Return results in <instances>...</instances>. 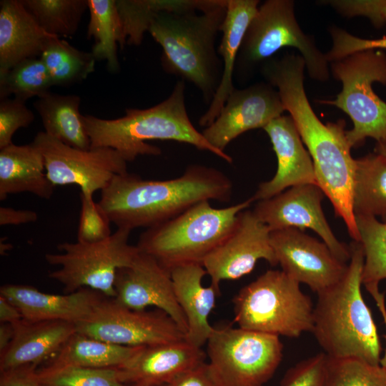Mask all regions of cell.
<instances>
[{
    "label": "cell",
    "mask_w": 386,
    "mask_h": 386,
    "mask_svg": "<svg viewBox=\"0 0 386 386\" xmlns=\"http://www.w3.org/2000/svg\"><path fill=\"white\" fill-rule=\"evenodd\" d=\"M305 62L300 54L287 53L261 66L265 81L277 90L285 111L293 119L312 158L317 185L331 202L349 234L360 241L352 211L355 159L346 137L345 122L322 123L313 111L305 85Z\"/></svg>",
    "instance_id": "cell-1"
},
{
    "label": "cell",
    "mask_w": 386,
    "mask_h": 386,
    "mask_svg": "<svg viewBox=\"0 0 386 386\" xmlns=\"http://www.w3.org/2000/svg\"><path fill=\"white\" fill-rule=\"evenodd\" d=\"M232 189L231 179L220 170L190 164L181 176L167 180L117 175L101 191L98 203L117 228L148 229L202 201L228 202Z\"/></svg>",
    "instance_id": "cell-2"
},
{
    "label": "cell",
    "mask_w": 386,
    "mask_h": 386,
    "mask_svg": "<svg viewBox=\"0 0 386 386\" xmlns=\"http://www.w3.org/2000/svg\"><path fill=\"white\" fill-rule=\"evenodd\" d=\"M184 89V81H177L170 95L159 104L145 109H127L126 114L117 119L82 115L91 148L114 149L127 162L139 155L161 154L160 148L147 141H175L209 152L231 164L232 157L209 144L191 122L185 106Z\"/></svg>",
    "instance_id": "cell-3"
},
{
    "label": "cell",
    "mask_w": 386,
    "mask_h": 386,
    "mask_svg": "<svg viewBox=\"0 0 386 386\" xmlns=\"http://www.w3.org/2000/svg\"><path fill=\"white\" fill-rule=\"evenodd\" d=\"M350 247L351 257L344 277L317 294L312 332L329 357H356L378 365L380 340L361 292L363 249L355 241Z\"/></svg>",
    "instance_id": "cell-4"
},
{
    "label": "cell",
    "mask_w": 386,
    "mask_h": 386,
    "mask_svg": "<svg viewBox=\"0 0 386 386\" xmlns=\"http://www.w3.org/2000/svg\"><path fill=\"white\" fill-rule=\"evenodd\" d=\"M226 4L207 11L162 12L148 32L162 49L163 69L194 84L210 104L219 85L222 62L215 41L227 11Z\"/></svg>",
    "instance_id": "cell-5"
},
{
    "label": "cell",
    "mask_w": 386,
    "mask_h": 386,
    "mask_svg": "<svg viewBox=\"0 0 386 386\" xmlns=\"http://www.w3.org/2000/svg\"><path fill=\"white\" fill-rule=\"evenodd\" d=\"M254 202L252 197L224 208L209 201L198 202L179 215L142 232L139 250L170 271L179 265L200 263L226 238L238 214Z\"/></svg>",
    "instance_id": "cell-6"
},
{
    "label": "cell",
    "mask_w": 386,
    "mask_h": 386,
    "mask_svg": "<svg viewBox=\"0 0 386 386\" xmlns=\"http://www.w3.org/2000/svg\"><path fill=\"white\" fill-rule=\"evenodd\" d=\"M233 304L234 321L242 329L287 337L312 331L311 299L283 271L267 270L242 287Z\"/></svg>",
    "instance_id": "cell-7"
},
{
    "label": "cell",
    "mask_w": 386,
    "mask_h": 386,
    "mask_svg": "<svg viewBox=\"0 0 386 386\" xmlns=\"http://www.w3.org/2000/svg\"><path fill=\"white\" fill-rule=\"evenodd\" d=\"M333 77L342 90L333 100L322 102L333 105L347 114L353 127L346 131L351 148L370 137L379 142L386 138V102L374 91L375 82L386 85V54L380 49L353 53L330 63Z\"/></svg>",
    "instance_id": "cell-8"
},
{
    "label": "cell",
    "mask_w": 386,
    "mask_h": 386,
    "mask_svg": "<svg viewBox=\"0 0 386 386\" xmlns=\"http://www.w3.org/2000/svg\"><path fill=\"white\" fill-rule=\"evenodd\" d=\"M284 47L299 51L312 79L321 82L329 79L330 64L315 38L300 28L292 0H267L259 6L244 34L236 67L248 73Z\"/></svg>",
    "instance_id": "cell-9"
},
{
    "label": "cell",
    "mask_w": 386,
    "mask_h": 386,
    "mask_svg": "<svg viewBox=\"0 0 386 386\" xmlns=\"http://www.w3.org/2000/svg\"><path fill=\"white\" fill-rule=\"evenodd\" d=\"M130 229L117 228L108 238L96 242H62L60 253H48L45 259L59 267L49 277L62 284L66 293L89 288L114 298L115 280L119 269L131 264L139 252L129 243Z\"/></svg>",
    "instance_id": "cell-10"
},
{
    "label": "cell",
    "mask_w": 386,
    "mask_h": 386,
    "mask_svg": "<svg viewBox=\"0 0 386 386\" xmlns=\"http://www.w3.org/2000/svg\"><path fill=\"white\" fill-rule=\"evenodd\" d=\"M278 335L231 326L214 327L208 362L220 386H264L282 358Z\"/></svg>",
    "instance_id": "cell-11"
},
{
    "label": "cell",
    "mask_w": 386,
    "mask_h": 386,
    "mask_svg": "<svg viewBox=\"0 0 386 386\" xmlns=\"http://www.w3.org/2000/svg\"><path fill=\"white\" fill-rule=\"evenodd\" d=\"M75 325L77 332L127 347H148L185 340L182 330L163 311L131 310L104 296Z\"/></svg>",
    "instance_id": "cell-12"
},
{
    "label": "cell",
    "mask_w": 386,
    "mask_h": 386,
    "mask_svg": "<svg viewBox=\"0 0 386 386\" xmlns=\"http://www.w3.org/2000/svg\"><path fill=\"white\" fill-rule=\"evenodd\" d=\"M32 143L41 151L46 175L55 187L77 184L81 194L93 196L114 177L128 172L125 159L109 147L77 149L44 132L37 133Z\"/></svg>",
    "instance_id": "cell-13"
},
{
    "label": "cell",
    "mask_w": 386,
    "mask_h": 386,
    "mask_svg": "<svg viewBox=\"0 0 386 386\" xmlns=\"http://www.w3.org/2000/svg\"><path fill=\"white\" fill-rule=\"evenodd\" d=\"M270 232L253 211L240 212L229 234L202 262L211 284L219 290L221 282L248 274L259 259L277 265Z\"/></svg>",
    "instance_id": "cell-14"
},
{
    "label": "cell",
    "mask_w": 386,
    "mask_h": 386,
    "mask_svg": "<svg viewBox=\"0 0 386 386\" xmlns=\"http://www.w3.org/2000/svg\"><path fill=\"white\" fill-rule=\"evenodd\" d=\"M270 242L282 271L317 294L335 285L348 264L339 259L323 242L296 228L270 232Z\"/></svg>",
    "instance_id": "cell-15"
},
{
    "label": "cell",
    "mask_w": 386,
    "mask_h": 386,
    "mask_svg": "<svg viewBox=\"0 0 386 386\" xmlns=\"http://www.w3.org/2000/svg\"><path fill=\"white\" fill-rule=\"evenodd\" d=\"M324 195L316 184L297 185L269 199L258 201L252 211L271 231L284 228L313 230L339 259L349 262L350 247L336 238L323 213Z\"/></svg>",
    "instance_id": "cell-16"
},
{
    "label": "cell",
    "mask_w": 386,
    "mask_h": 386,
    "mask_svg": "<svg viewBox=\"0 0 386 386\" xmlns=\"http://www.w3.org/2000/svg\"><path fill=\"white\" fill-rule=\"evenodd\" d=\"M284 111L277 90L267 81L235 88L219 116L202 133L209 144L224 152L237 137L249 130L263 129Z\"/></svg>",
    "instance_id": "cell-17"
},
{
    "label": "cell",
    "mask_w": 386,
    "mask_h": 386,
    "mask_svg": "<svg viewBox=\"0 0 386 386\" xmlns=\"http://www.w3.org/2000/svg\"><path fill=\"white\" fill-rule=\"evenodd\" d=\"M114 299L134 310L154 307L167 314L186 335L187 323L177 300L169 270L139 251L133 262L117 272Z\"/></svg>",
    "instance_id": "cell-18"
},
{
    "label": "cell",
    "mask_w": 386,
    "mask_h": 386,
    "mask_svg": "<svg viewBox=\"0 0 386 386\" xmlns=\"http://www.w3.org/2000/svg\"><path fill=\"white\" fill-rule=\"evenodd\" d=\"M263 129L276 154L277 168L272 179L259 185L252 197L254 200L269 199L297 185H317L312 158L292 117L282 115L272 120Z\"/></svg>",
    "instance_id": "cell-19"
},
{
    "label": "cell",
    "mask_w": 386,
    "mask_h": 386,
    "mask_svg": "<svg viewBox=\"0 0 386 386\" xmlns=\"http://www.w3.org/2000/svg\"><path fill=\"white\" fill-rule=\"evenodd\" d=\"M206 353L185 340L142 347L123 366L116 368L128 386L169 385L185 372L205 362Z\"/></svg>",
    "instance_id": "cell-20"
},
{
    "label": "cell",
    "mask_w": 386,
    "mask_h": 386,
    "mask_svg": "<svg viewBox=\"0 0 386 386\" xmlns=\"http://www.w3.org/2000/svg\"><path fill=\"white\" fill-rule=\"evenodd\" d=\"M0 295L14 304L26 320H59L74 324L86 318L104 296L89 288H81L65 295H56L20 284L2 285Z\"/></svg>",
    "instance_id": "cell-21"
},
{
    "label": "cell",
    "mask_w": 386,
    "mask_h": 386,
    "mask_svg": "<svg viewBox=\"0 0 386 386\" xmlns=\"http://www.w3.org/2000/svg\"><path fill=\"white\" fill-rule=\"evenodd\" d=\"M12 325L13 339L0 355V372L48 362L76 332L75 324L66 321L31 322L22 318Z\"/></svg>",
    "instance_id": "cell-22"
},
{
    "label": "cell",
    "mask_w": 386,
    "mask_h": 386,
    "mask_svg": "<svg viewBox=\"0 0 386 386\" xmlns=\"http://www.w3.org/2000/svg\"><path fill=\"white\" fill-rule=\"evenodd\" d=\"M21 0L0 3V74L30 59L40 58L51 39Z\"/></svg>",
    "instance_id": "cell-23"
},
{
    "label": "cell",
    "mask_w": 386,
    "mask_h": 386,
    "mask_svg": "<svg viewBox=\"0 0 386 386\" xmlns=\"http://www.w3.org/2000/svg\"><path fill=\"white\" fill-rule=\"evenodd\" d=\"M169 272L177 300L187 323L185 340L202 348L214 329L208 320L219 290L212 284L209 287L202 284L207 272L200 263L179 265Z\"/></svg>",
    "instance_id": "cell-24"
},
{
    "label": "cell",
    "mask_w": 386,
    "mask_h": 386,
    "mask_svg": "<svg viewBox=\"0 0 386 386\" xmlns=\"http://www.w3.org/2000/svg\"><path fill=\"white\" fill-rule=\"evenodd\" d=\"M259 5L258 0H227L226 15L220 29L222 36L217 48L222 60L221 81L208 109L199 120L201 127H207L212 124L235 89L233 74L238 54L247 27Z\"/></svg>",
    "instance_id": "cell-25"
},
{
    "label": "cell",
    "mask_w": 386,
    "mask_h": 386,
    "mask_svg": "<svg viewBox=\"0 0 386 386\" xmlns=\"http://www.w3.org/2000/svg\"><path fill=\"white\" fill-rule=\"evenodd\" d=\"M54 188L46 175L44 157L32 142L0 149V200L22 192L49 199Z\"/></svg>",
    "instance_id": "cell-26"
},
{
    "label": "cell",
    "mask_w": 386,
    "mask_h": 386,
    "mask_svg": "<svg viewBox=\"0 0 386 386\" xmlns=\"http://www.w3.org/2000/svg\"><path fill=\"white\" fill-rule=\"evenodd\" d=\"M140 347L118 345L76 332L41 367L118 368L130 360Z\"/></svg>",
    "instance_id": "cell-27"
},
{
    "label": "cell",
    "mask_w": 386,
    "mask_h": 386,
    "mask_svg": "<svg viewBox=\"0 0 386 386\" xmlns=\"http://www.w3.org/2000/svg\"><path fill=\"white\" fill-rule=\"evenodd\" d=\"M221 4V0H116L123 45H140L144 33L162 12H204Z\"/></svg>",
    "instance_id": "cell-28"
},
{
    "label": "cell",
    "mask_w": 386,
    "mask_h": 386,
    "mask_svg": "<svg viewBox=\"0 0 386 386\" xmlns=\"http://www.w3.org/2000/svg\"><path fill=\"white\" fill-rule=\"evenodd\" d=\"M78 95L48 92L34 103L44 132L62 143L81 149H91V140L79 112Z\"/></svg>",
    "instance_id": "cell-29"
},
{
    "label": "cell",
    "mask_w": 386,
    "mask_h": 386,
    "mask_svg": "<svg viewBox=\"0 0 386 386\" xmlns=\"http://www.w3.org/2000/svg\"><path fill=\"white\" fill-rule=\"evenodd\" d=\"M352 203L355 217L386 214V157L372 153L355 159Z\"/></svg>",
    "instance_id": "cell-30"
},
{
    "label": "cell",
    "mask_w": 386,
    "mask_h": 386,
    "mask_svg": "<svg viewBox=\"0 0 386 386\" xmlns=\"http://www.w3.org/2000/svg\"><path fill=\"white\" fill-rule=\"evenodd\" d=\"M90 19L87 29L89 39L94 44L91 53L96 60H105L108 70L118 72L119 62L117 45L124 49L122 26L116 0H87Z\"/></svg>",
    "instance_id": "cell-31"
},
{
    "label": "cell",
    "mask_w": 386,
    "mask_h": 386,
    "mask_svg": "<svg viewBox=\"0 0 386 386\" xmlns=\"http://www.w3.org/2000/svg\"><path fill=\"white\" fill-rule=\"evenodd\" d=\"M40 59L45 64L53 86H68L86 79L95 69L91 52L77 49L59 37L50 40Z\"/></svg>",
    "instance_id": "cell-32"
},
{
    "label": "cell",
    "mask_w": 386,
    "mask_h": 386,
    "mask_svg": "<svg viewBox=\"0 0 386 386\" xmlns=\"http://www.w3.org/2000/svg\"><path fill=\"white\" fill-rule=\"evenodd\" d=\"M39 25L48 34L70 37L88 9L87 0H21Z\"/></svg>",
    "instance_id": "cell-33"
},
{
    "label": "cell",
    "mask_w": 386,
    "mask_h": 386,
    "mask_svg": "<svg viewBox=\"0 0 386 386\" xmlns=\"http://www.w3.org/2000/svg\"><path fill=\"white\" fill-rule=\"evenodd\" d=\"M53 86L49 73L40 58L25 60L0 74V99L14 98L26 102L49 92Z\"/></svg>",
    "instance_id": "cell-34"
},
{
    "label": "cell",
    "mask_w": 386,
    "mask_h": 386,
    "mask_svg": "<svg viewBox=\"0 0 386 386\" xmlns=\"http://www.w3.org/2000/svg\"><path fill=\"white\" fill-rule=\"evenodd\" d=\"M364 252L362 283L379 284L386 279V222L372 216H355Z\"/></svg>",
    "instance_id": "cell-35"
},
{
    "label": "cell",
    "mask_w": 386,
    "mask_h": 386,
    "mask_svg": "<svg viewBox=\"0 0 386 386\" xmlns=\"http://www.w3.org/2000/svg\"><path fill=\"white\" fill-rule=\"evenodd\" d=\"M324 386H386V370L356 357L327 355Z\"/></svg>",
    "instance_id": "cell-36"
},
{
    "label": "cell",
    "mask_w": 386,
    "mask_h": 386,
    "mask_svg": "<svg viewBox=\"0 0 386 386\" xmlns=\"http://www.w3.org/2000/svg\"><path fill=\"white\" fill-rule=\"evenodd\" d=\"M37 372L44 386H128L119 380L116 368L40 367Z\"/></svg>",
    "instance_id": "cell-37"
},
{
    "label": "cell",
    "mask_w": 386,
    "mask_h": 386,
    "mask_svg": "<svg viewBox=\"0 0 386 386\" xmlns=\"http://www.w3.org/2000/svg\"><path fill=\"white\" fill-rule=\"evenodd\" d=\"M81 211L77 230V241L96 242L112 235L111 221L105 212L93 200V196L80 193Z\"/></svg>",
    "instance_id": "cell-38"
},
{
    "label": "cell",
    "mask_w": 386,
    "mask_h": 386,
    "mask_svg": "<svg viewBox=\"0 0 386 386\" xmlns=\"http://www.w3.org/2000/svg\"><path fill=\"white\" fill-rule=\"evenodd\" d=\"M329 32L332 45L330 49L325 53L329 64L357 51L386 49V36L377 39H364L352 35L336 26H330Z\"/></svg>",
    "instance_id": "cell-39"
},
{
    "label": "cell",
    "mask_w": 386,
    "mask_h": 386,
    "mask_svg": "<svg viewBox=\"0 0 386 386\" xmlns=\"http://www.w3.org/2000/svg\"><path fill=\"white\" fill-rule=\"evenodd\" d=\"M34 119L26 102L13 99L0 101V149L12 143V137L21 128L27 127Z\"/></svg>",
    "instance_id": "cell-40"
},
{
    "label": "cell",
    "mask_w": 386,
    "mask_h": 386,
    "mask_svg": "<svg viewBox=\"0 0 386 386\" xmlns=\"http://www.w3.org/2000/svg\"><path fill=\"white\" fill-rule=\"evenodd\" d=\"M327 355L319 353L290 367L280 386H324Z\"/></svg>",
    "instance_id": "cell-41"
},
{
    "label": "cell",
    "mask_w": 386,
    "mask_h": 386,
    "mask_svg": "<svg viewBox=\"0 0 386 386\" xmlns=\"http://www.w3.org/2000/svg\"><path fill=\"white\" fill-rule=\"evenodd\" d=\"M323 2L344 16L366 17L377 28L386 24V0H329Z\"/></svg>",
    "instance_id": "cell-42"
},
{
    "label": "cell",
    "mask_w": 386,
    "mask_h": 386,
    "mask_svg": "<svg viewBox=\"0 0 386 386\" xmlns=\"http://www.w3.org/2000/svg\"><path fill=\"white\" fill-rule=\"evenodd\" d=\"M37 369L36 366L27 365L0 372V386H44Z\"/></svg>",
    "instance_id": "cell-43"
},
{
    "label": "cell",
    "mask_w": 386,
    "mask_h": 386,
    "mask_svg": "<svg viewBox=\"0 0 386 386\" xmlns=\"http://www.w3.org/2000/svg\"><path fill=\"white\" fill-rule=\"evenodd\" d=\"M169 386H220L208 362H204L176 377Z\"/></svg>",
    "instance_id": "cell-44"
},
{
    "label": "cell",
    "mask_w": 386,
    "mask_h": 386,
    "mask_svg": "<svg viewBox=\"0 0 386 386\" xmlns=\"http://www.w3.org/2000/svg\"><path fill=\"white\" fill-rule=\"evenodd\" d=\"M36 212L28 209H16L11 207H0V225H19L34 222L37 220Z\"/></svg>",
    "instance_id": "cell-45"
},
{
    "label": "cell",
    "mask_w": 386,
    "mask_h": 386,
    "mask_svg": "<svg viewBox=\"0 0 386 386\" xmlns=\"http://www.w3.org/2000/svg\"><path fill=\"white\" fill-rule=\"evenodd\" d=\"M21 319L18 308L5 297L0 295V322L14 324Z\"/></svg>",
    "instance_id": "cell-46"
},
{
    "label": "cell",
    "mask_w": 386,
    "mask_h": 386,
    "mask_svg": "<svg viewBox=\"0 0 386 386\" xmlns=\"http://www.w3.org/2000/svg\"><path fill=\"white\" fill-rule=\"evenodd\" d=\"M365 287L368 292L372 296L373 299L376 302V305L382 317L386 331V305L385 300V295L384 293L380 292L378 285L377 284L367 285L365 286ZM385 338L386 340V334L385 335ZM380 365L386 370V346L384 355L380 360Z\"/></svg>",
    "instance_id": "cell-47"
},
{
    "label": "cell",
    "mask_w": 386,
    "mask_h": 386,
    "mask_svg": "<svg viewBox=\"0 0 386 386\" xmlns=\"http://www.w3.org/2000/svg\"><path fill=\"white\" fill-rule=\"evenodd\" d=\"M14 336L12 324L0 323V355L7 349Z\"/></svg>",
    "instance_id": "cell-48"
},
{
    "label": "cell",
    "mask_w": 386,
    "mask_h": 386,
    "mask_svg": "<svg viewBox=\"0 0 386 386\" xmlns=\"http://www.w3.org/2000/svg\"><path fill=\"white\" fill-rule=\"evenodd\" d=\"M375 153L386 157V138L376 142Z\"/></svg>",
    "instance_id": "cell-49"
},
{
    "label": "cell",
    "mask_w": 386,
    "mask_h": 386,
    "mask_svg": "<svg viewBox=\"0 0 386 386\" xmlns=\"http://www.w3.org/2000/svg\"><path fill=\"white\" fill-rule=\"evenodd\" d=\"M6 239H1L0 249L1 254H4L7 251L10 250L11 248V244L9 242H5Z\"/></svg>",
    "instance_id": "cell-50"
},
{
    "label": "cell",
    "mask_w": 386,
    "mask_h": 386,
    "mask_svg": "<svg viewBox=\"0 0 386 386\" xmlns=\"http://www.w3.org/2000/svg\"><path fill=\"white\" fill-rule=\"evenodd\" d=\"M382 222H386V214L381 217Z\"/></svg>",
    "instance_id": "cell-51"
},
{
    "label": "cell",
    "mask_w": 386,
    "mask_h": 386,
    "mask_svg": "<svg viewBox=\"0 0 386 386\" xmlns=\"http://www.w3.org/2000/svg\"><path fill=\"white\" fill-rule=\"evenodd\" d=\"M157 386H169V385H157Z\"/></svg>",
    "instance_id": "cell-52"
}]
</instances>
